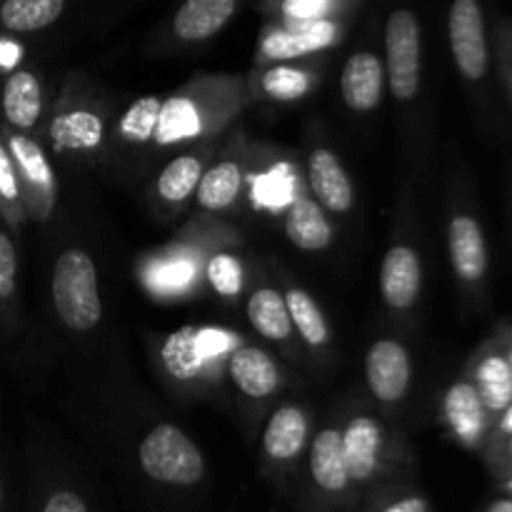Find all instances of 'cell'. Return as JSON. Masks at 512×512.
I'll use <instances>...</instances> for the list:
<instances>
[{
	"label": "cell",
	"instance_id": "1",
	"mask_svg": "<svg viewBox=\"0 0 512 512\" xmlns=\"http://www.w3.org/2000/svg\"><path fill=\"white\" fill-rule=\"evenodd\" d=\"M53 300L60 320L73 330H90L98 325L103 308L98 295V273L90 255L68 250L58 258L53 273Z\"/></svg>",
	"mask_w": 512,
	"mask_h": 512
},
{
	"label": "cell",
	"instance_id": "2",
	"mask_svg": "<svg viewBox=\"0 0 512 512\" xmlns=\"http://www.w3.org/2000/svg\"><path fill=\"white\" fill-rule=\"evenodd\" d=\"M140 465L153 480L168 485H195L203 478V455L173 425H158L140 445Z\"/></svg>",
	"mask_w": 512,
	"mask_h": 512
},
{
	"label": "cell",
	"instance_id": "3",
	"mask_svg": "<svg viewBox=\"0 0 512 512\" xmlns=\"http://www.w3.org/2000/svg\"><path fill=\"white\" fill-rule=\"evenodd\" d=\"M388 75L395 98H415L420 88V25L410 10H395L385 28Z\"/></svg>",
	"mask_w": 512,
	"mask_h": 512
},
{
	"label": "cell",
	"instance_id": "4",
	"mask_svg": "<svg viewBox=\"0 0 512 512\" xmlns=\"http://www.w3.org/2000/svg\"><path fill=\"white\" fill-rule=\"evenodd\" d=\"M448 35L455 63L468 80H483L490 65L483 8L475 0H458L448 15Z\"/></svg>",
	"mask_w": 512,
	"mask_h": 512
},
{
	"label": "cell",
	"instance_id": "5",
	"mask_svg": "<svg viewBox=\"0 0 512 512\" xmlns=\"http://www.w3.org/2000/svg\"><path fill=\"white\" fill-rule=\"evenodd\" d=\"M445 420L465 448H478L488 438V410L473 383L450 385V390L445 393Z\"/></svg>",
	"mask_w": 512,
	"mask_h": 512
},
{
	"label": "cell",
	"instance_id": "6",
	"mask_svg": "<svg viewBox=\"0 0 512 512\" xmlns=\"http://www.w3.org/2000/svg\"><path fill=\"white\" fill-rule=\"evenodd\" d=\"M365 370H368L370 390L380 400L403 398L410 385L408 350L400 343H395V340H380V343H375L370 348L368 360H365Z\"/></svg>",
	"mask_w": 512,
	"mask_h": 512
},
{
	"label": "cell",
	"instance_id": "7",
	"mask_svg": "<svg viewBox=\"0 0 512 512\" xmlns=\"http://www.w3.org/2000/svg\"><path fill=\"white\" fill-rule=\"evenodd\" d=\"M450 243V260L465 283H478L488 273V245H485L483 228L470 215H458L450 220L448 228Z\"/></svg>",
	"mask_w": 512,
	"mask_h": 512
},
{
	"label": "cell",
	"instance_id": "8",
	"mask_svg": "<svg viewBox=\"0 0 512 512\" xmlns=\"http://www.w3.org/2000/svg\"><path fill=\"white\" fill-rule=\"evenodd\" d=\"M380 288L393 308H410L420 293V260L418 253L405 245L390 250L380 270Z\"/></svg>",
	"mask_w": 512,
	"mask_h": 512
},
{
	"label": "cell",
	"instance_id": "9",
	"mask_svg": "<svg viewBox=\"0 0 512 512\" xmlns=\"http://www.w3.org/2000/svg\"><path fill=\"white\" fill-rule=\"evenodd\" d=\"M340 88H343V98L350 108L373 110L383 93V65H380L378 55L355 53L345 63Z\"/></svg>",
	"mask_w": 512,
	"mask_h": 512
},
{
	"label": "cell",
	"instance_id": "10",
	"mask_svg": "<svg viewBox=\"0 0 512 512\" xmlns=\"http://www.w3.org/2000/svg\"><path fill=\"white\" fill-rule=\"evenodd\" d=\"M310 185L320 203L335 213H348L353 205V185L330 150H315L310 155Z\"/></svg>",
	"mask_w": 512,
	"mask_h": 512
},
{
	"label": "cell",
	"instance_id": "11",
	"mask_svg": "<svg viewBox=\"0 0 512 512\" xmlns=\"http://www.w3.org/2000/svg\"><path fill=\"white\" fill-rule=\"evenodd\" d=\"M235 10V0H190L175 15V33L183 40H205L218 33Z\"/></svg>",
	"mask_w": 512,
	"mask_h": 512
},
{
	"label": "cell",
	"instance_id": "12",
	"mask_svg": "<svg viewBox=\"0 0 512 512\" xmlns=\"http://www.w3.org/2000/svg\"><path fill=\"white\" fill-rule=\"evenodd\" d=\"M343 455L350 480H368L380 455V430L370 418H358L343 433Z\"/></svg>",
	"mask_w": 512,
	"mask_h": 512
},
{
	"label": "cell",
	"instance_id": "13",
	"mask_svg": "<svg viewBox=\"0 0 512 512\" xmlns=\"http://www.w3.org/2000/svg\"><path fill=\"white\" fill-rule=\"evenodd\" d=\"M480 400H483L488 415H503L512 405V378L503 353L490 350L475 365V383Z\"/></svg>",
	"mask_w": 512,
	"mask_h": 512
},
{
	"label": "cell",
	"instance_id": "14",
	"mask_svg": "<svg viewBox=\"0 0 512 512\" xmlns=\"http://www.w3.org/2000/svg\"><path fill=\"white\" fill-rule=\"evenodd\" d=\"M230 375L250 398H265L278 388V368L268 353L258 348H240L230 358Z\"/></svg>",
	"mask_w": 512,
	"mask_h": 512
},
{
	"label": "cell",
	"instance_id": "15",
	"mask_svg": "<svg viewBox=\"0 0 512 512\" xmlns=\"http://www.w3.org/2000/svg\"><path fill=\"white\" fill-rule=\"evenodd\" d=\"M335 25L328 20H315V23L300 25L298 30H283L273 33L263 40V53L273 60L295 58V55L313 53L333 43Z\"/></svg>",
	"mask_w": 512,
	"mask_h": 512
},
{
	"label": "cell",
	"instance_id": "16",
	"mask_svg": "<svg viewBox=\"0 0 512 512\" xmlns=\"http://www.w3.org/2000/svg\"><path fill=\"white\" fill-rule=\"evenodd\" d=\"M310 470H313L315 483L323 490H330V493H338V490H343L350 483L343 455V433L323 430L315 438L313 455H310Z\"/></svg>",
	"mask_w": 512,
	"mask_h": 512
},
{
	"label": "cell",
	"instance_id": "17",
	"mask_svg": "<svg viewBox=\"0 0 512 512\" xmlns=\"http://www.w3.org/2000/svg\"><path fill=\"white\" fill-rule=\"evenodd\" d=\"M40 108H43V100H40V85L33 73L18 70L5 80L3 113L10 125L23 130L33 128L35 120L40 118Z\"/></svg>",
	"mask_w": 512,
	"mask_h": 512
},
{
	"label": "cell",
	"instance_id": "18",
	"mask_svg": "<svg viewBox=\"0 0 512 512\" xmlns=\"http://www.w3.org/2000/svg\"><path fill=\"white\" fill-rule=\"evenodd\" d=\"M308 420L298 408H280L265 428L263 445L270 458L290 460L303 450Z\"/></svg>",
	"mask_w": 512,
	"mask_h": 512
},
{
	"label": "cell",
	"instance_id": "19",
	"mask_svg": "<svg viewBox=\"0 0 512 512\" xmlns=\"http://www.w3.org/2000/svg\"><path fill=\"white\" fill-rule=\"evenodd\" d=\"M285 230H288V238L303 250H323L333 240L330 223L325 220L320 205L313 200H298L290 208Z\"/></svg>",
	"mask_w": 512,
	"mask_h": 512
},
{
	"label": "cell",
	"instance_id": "20",
	"mask_svg": "<svg viewBox=\"0 0 512 512\" xmlns=\"http://www.w3.org/2000/svg\"><path fill=\"white\" fill-rule=\"evenodd\" d=\"M248 315H250V323L255 325V330L270 340L288 338L290 328H293L285 298L270 288L258 290V293L250 298Z\"/></svg>",
	"mask_w": 512,
	"mask_h": 512
},
{
	"label": "cell",
	"instance_id": "21",
	"mask_svg": "<svg viewBox=\"0 0 512 512\" xmlns=\"http://www.w3.org/2000/svg\"><path fill=\"white\" fill-rule=\"evenodd\" d=\"M63 13V0H8L0 5V23L13 33H33Z\"/></svg>",
	"mask_w": 512,
	"mask_h": 512
},
{
	"label": "cell",
	"instance_id": "22",
	"mask_svg": "<svg viewBox=\"0 0 512 512\" xmlns=\"http://www.w3.org/2000/svg\"><path fill=\"white\" fill-rule=\"evenodd\" d=\"M240 180H243V175H240V168L235 163L225 160V163L215 165L198 183L200 205L208 210L228 208L235 200V195H238Z\"/></svg>",
	"mask_w": 512,
	"mask_h": 512
},
{
	"label": "cell",
	"instance_id": "23",
	"mask_svg": "<svg viewBox=\"0 0 512 512\" xmlns=\"http://www.w3.org/2000/svg\"><path fill=\"white\" fill-rule=\"evenodd\" d=\"M50 133H53V143L58 150L95 148L103 138V123L90 113H70L60 115Z\"/></svg>",
	"mask_w": 512,
	"mask_h": 512
},
{
	"label": "cell",
	"instance_id": "24",
	"mask_svg": "<svg viewBox=\"0 0 512 512\" xmlns=\"http://www.w3.org/2000/svg\"><path fill=\"white\" fill-rule=\"evenodd\" d=\"M195 328H180L163 345V363L168 373L178 380H193L203 368V358L195 348Z\"/></svg>",
	"mask_w": 512,
	"mask_h": 512
},
{
	"label": "cell",
	"instance_id": "25",
	"mask_svg": "<svg viewBox=\"0 0 512 512\" xmlns=\"http://www.w3.org/2000/svg\"><path fill=\"white\" fill-rule=\"evenodd\" d=\"M200 133V118L198 110L190 100L173 98L165 105H160L158 125H155V135L160 143H175V140L193 138Z\"/></svg>",
	"mask_w": 512,
	"mask_h": 512
},
{
	"label": "cell",
	"instance_id": "26",
	"mask_svg": "<svg viewBox=\"0 0 512 512\" xmlns=\"http://www.w3.org/2000/svg\"><path fill=\"white\" fill-rule=\"evenodd\" d=\"M295 178L288 165H275L270 173L253 180V203L268 210H283L293 203Z\"/></svg>",
	"mask_w": 512,
	"mask_h": 512
},
{
	"label": "cell",
	"instance_id": "27",
	"mask_svg": "<svg viewBox=\"0 0 512 512\" xmlns=\"http://www.w3.org/2000/svg\"><path fill=\"white\" fill-rule=\"evenodd\" d=\"M203 178V170H200V160L183 155V158H175L168 168L160 173L158 190L165 200L170 203H178L185 200L195 190V185Z\"/></svg>",
	"mask_w": 512,
	"mask_h": 512
},
{
	"label": "cell",
	"instance_id": "28",
	"mask_svg": "<svg viewBox=\"0 0 512 512\" xmlns=\"http://www.w3.org/2000/svg\"><path fill=\"white\" fill-rule=\"evenodd\" d=\"M10 158L15 160V165L30 185H38L45 190L53 188V170H50L43 150L33 140L25 138V135H13L10 138Z\"/></svg>",
	"mask_w": 512,
	"mask_h": 512
},
{
	"label": "cell",
	"instance_id": "29",
	"mask_svg": "<svg viewBox=\"0 0 512 512\" xmlns=\"http://www.w3.org/2000/svg\"><path fill=\"white\" fill-rule=\"evenodd\" d=\"M285 305H288L290 323H295V328L300 330L305 340L310 345H323L328 340V325H325L323 315H320L318 305L303 290H293V293L285 298Z\"/></svg>",
	"mask_w": 512,
	"mask_h": 512
},
{
	"label": "cell",
	"instance_id": "30",
	"mask_svg": "<svg viewBox=\"0 0 512 512\" xmlns=\"http://www.w3.org/2000/svg\"><path fill=\"white\" fill-rule=\"evenodd\" d=\"M195 278V265L190 260L175 258V260H163V263L153 265L148 273L150 288L158 290L160 295H175L183 293Z\"/></svg>",
	"mask_w": 512,
	"mask_h": 512
},
{
	"label": "cell",
	"instance_id": "31",
	"mask_svg": "<svg viewBox=\"0 0 512 512\" xmlns=\"http://www.w3.org/2000/svg\"><path fill=\"white\" fill-rule=\"evenodd\" d=\"M160 115V100L158 98H140L138 103L130 105V110L125 113L123 123H120V133L128 140L135 143H143L150 135L155 133V125H158Z\"/></svg>",
	"mask_w": 512,
	"mask_h": 512
},
{
	"label": "cell",
	"instance_id": "32",
	"mask_svg": "<svg viewBox=\"0 0 512 512\" xmlns=\"http://www.w3.org/2000/svg\"><path fill=\"white\" fill-rule=\"evenodd\" d=\"M265 93L280 100H295L308 93L310 80L303 70L295 68H273L263 80Z\"/></svg>",
	"mask_w": 512,
	"mask_h": 512
},
{
	"label": "cell",
	"instance_id": "33",
	"mask_svg": "<svg viewBox=\"0 0 512 512\" xmlns=\"http://www.w3.org/2000/svg\"><path fill=\"white\" fill-rule=\"evenodd\" d=\"M208 278L210 285H213L220 295H225V298L238 295L240 288H243V270H240L238 260L230 258V255H218V258L210 260Z\"/></svg>",
	"mask_w": 512,
	"mask_h": 512
},
{
	"label": "cell",
	"instance_id": "34",
	"mask_svg": "<svg viewBox=\"0 0 512 512\" xmlns=\"http://www.w3.org/2000/svg\"><path fill=\"white\" fill-rule=\"evenodd\" d=\"M20 198V180L10 150L0 143V208L10 210Z\"/></svg>",
	"mask_w": 512,
	"mask_h": 512
},
{
	"label": "cell",
	"instance_id": "35",
	"mask_svg": "<svg viewBox=\"0 0 512 512\" xmlns=\"http://www.w3.org/2000/svg\"><path fill=\"white\" fill-rule=\"evenodd\" d=\"M235 335H230L228 330H220V328H203L198 330V335H195V348H198V355L205 360L210 358H218V355H223L225 350L233 348L235 343Z\"/></svg>",
	"mask_w": 512,
	"mask_h": 512
},
{
	"label": "cell",
	"instance_id": "36",
	"mask_svg": "<svg viewBox=\"0 0 512 512\" xmlns=\"http://www.w3.org/2000/svg\"><path fill=\"white\" fill-rule=\"evenodd\" d=\"M15 273H18V258H15L13 240L0 233V298H10L15 293Z\"/></svg>",
	"mask_w": 512,
	"mask_h": 512
},
{
	"label": "cell",
	"instance_id": "37",
	"mask_svg": "<svg viewBox=\"0 0 512 512\" xmlns=\"http://www.w3.org/2000/svg\"><path fill=\"white\" fill-rule=\"evenodd\" d=\"M285 15L293 20H300V23H315V20H323V15L330 10V3H323V0H290V3L283 5Z\"/></svg>",
	"mask_w": 512,
	"mask_h": 512
},
{
	"label": "cell",
	"instance_id": "38",
	"mask_svg": "<svg viewBox=\"0 0 512 512\" xmlns=\"http://www.w3.org/2000/svg\"><path fill=\"white\" fill-rule=\"evenodd\" d=\"M43 512H88L83 505V500L73 493H55L53 498L48 500Z\"/></svg>",
	"mask_w": 512,
	"mask_h": 512
},
{
	"label": "cell",
	"instance_id": "39",
	"mask_svg": "<svg viewBox=\"0 0 512 512\" xmlns=\"http://www.w3.org/2000/svg\"><path fill=\"white\" fill-rule=\"evenodd\" d=\"M23 50L13 40H0V68H15V63L20 60Z\"/></svg>",
	"mask_w": 512,
	"mask_h": 512
},
{
	"label": "cell",
	"instance_id": "40",
	"mask_svg": "<svg viewBox=\"0 0 512 512\" xmlns=\"http://www.w3.org/2000/svg\"><path fill=\"white\" fill-rule=\"evenodd\" d=\"M383 512H430V510H428V503H425L423 498H405V500H400V503L390 505V508Z\"/></svg>",
	"mask_w": 512,
	"mask_h": 512
},
{
	"label": "cell",
	"instance_id": "41",
	"mask_svg": "<svg viewBox=\"0 0 512 512\" xmlns=\"http://www.w3.org/2000/svg\"><path fill=\"white\" fill-rule=\"evenodd\" d=\"M498 433L508 440L512 438V405L498 418Z\"/></svg>",
	"mask_w": 512,
	"mask_h": 512
},
{
	"label": "cell",
	"instance_id": "42",
	"mask_svg": "<svg viewBox=\"0 0 512 512\" xmlns=\"http://www.w3.org/2000/svg\"><path fill=\"white\" fill-rule=\"evenodd\" d=\"M488 512H512V498L495 500V503L488 508Z\"/></svg>",
	"mask_w": 512,
	"mask_h": 512
},
{
	"label": "cell",
	"instance_id": "43",
	"mask_svg": "<svg viewBox=\"0 0 512 512\" xmlns=\"http://www.w3.org/2000/svg\"><path fill=\"white\" fill-rule=\"evenodd\" d=\"M503 358H505V363H508L510 378H512V333L508 335V338H505V353H503Z\"/></svg>",
	"mask_w": 512,
	"mask_h": 512
},
{
	"label": "cell",
	"instance_id": "44",
	"mask_svg": "<svg viewBox=\"0 0 512 512\" xmlns=\"http://www.w3.org/2000/svg\"><path fill=\"white\" fill-rule=\"evenodd\" d=\"M503 488H505V493H508V498H512V470L508 475H505V480H503Z\"/></svg>",
	"mask_w": 512,
	"mask_h": 512
},
{
	"label": "cell",
	"instance_id": "45",
	"mask_svg": "<svg viewBox=\"0 0 512 512\" xmlns=\"http://www.w3.org/2000/svg\"><path fill=\"white\" fill-rule=\"evenodd\" d=\"M508 43L512 45V33L508 35ZM508 83H510V90H512V55H510V68H508Z\"/></svg>",
	"mask_w": 512,
	"mask_h": 512
},
{
	"label": "cell",
	"instance_id": "46",
	"mask_svg": "<svg viewBox=\"0 0 512 512\" xmlns=\"http://www.w3.org/2000/svg\"><path fill=\"white\" fill-rule=\"evenodd\" d=\"M0 503H3V485H0Z\"/></svg>",
	"mask_w": 512,
	"mask_h": 512
},
{
	"label": "cell",
	"instance_id": "47",
	"mask_svg": "<svg viewBox=\"0 0 512 512\" xmlns=\"http://www.w3.org/2000/svg\"><path fill=\"white\" fill-rule=\"evenodd\" d=\"M508 448H510V455H512V438L508 440Z\"/></svg>",
	"mask_w": 512,
	"mask_h": 512
}]
</instances>
